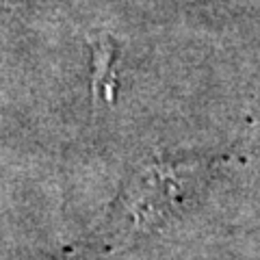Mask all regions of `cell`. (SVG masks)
<instances>
[{
  "mask_svg": "<svg viewBox=\"0 0 260 260\" xmlns=\"http://www.w3.org/2000/svg\"><path fill=\"white\" fill-rule=\"evenodd\" d=\"M115 46L111 42H98L93 46V93L115 100Z\"/></svg>",
  "mask_w": 260,
  "mask_h": 260,
  "instance_id": "6da1fadb",
  "label": "cell"
}]
</instances>
